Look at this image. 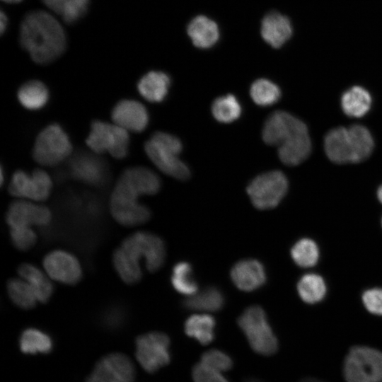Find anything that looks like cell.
<instances>
[{"label": "cell", "instance_id": "6da1fadb", "mask_svg": "<svg viewBox=\"0 0 382 382\" xmlns=\"http://www.w3.org/2000/svg\"><path fill=\"white\" fill-rule=\"evenodd\" d=\"M160 188V178L151 170L143 166L125 170L110 196L112 216L118 224L127 227L146 223L151 217V212L138 199L141 195H154Z\"/></svg>", "mask_w": 382, "mask_h": 382}, {"label": "cell", "instance_id": "7a4b0ae2", "mask_svg": "<svg viewBox=\"0 0 382 382\" xmlns=\"http://www.w3.org/2000/svg\"><path fill=\"white\" fill-rule=\"evenodd\" d=\"M19 42L38 64H47L66 50V37L59 21L50 13L37 10L28 13L21 23Z\"/></svg>", "mask_w": 382, "mask_h": 382}, {"label": "cell", "instance_id": "3957f363", "mask_svg": "<svg viewBox=\"0 0 382 382\" xmlns=\"http://www.w3.org/2000/svg\"><path fill=\"white\" fill-rule=\"evenodd\" d=\"M166 247L157 235L148 231L136 232L123 240L112 255L113 266L120 279L127 284L139 282L142 277L139 261L154 272L164 263Z\"/></svg>", "mask_w": 382, "mask_h": 382}, {"label": "cell", "instance_id": "277c9868", "mask_svg": "<svg viewBox=\"0 0 382 382\" xmlns=\"http://www.w3.org/2000/svg\"><path fill=\"white\" fill-rule=\"evenodd\" d=\"M182 149V143L178 137L163 132H155L144 144L146 155L161 171L185 180L190 176V171L178 157Z\"/></svg>", "mask_w": 382, "mask_h": 382}, {"label": "cell", "instance_id": "5b68a950", "mask_svg": "<svg viewBox=\"0 0 382 382\" xmlns=\"http://www.w3.org/2000/svg\"><path fill=\"white\" fill-rule=\"evenodd\" d=\"M238 325L255 353L271 356L277 352V338L260 306H252L246 308L239 316Z\"/></svg>", "mask_w": 382, "mask_h": 382}, {"label": "cell", "instance_id": "8992f818", "mask_svg": "<svg viewBox=\"0 0 382 382\" xmlns=\"http://www.w3.org/2000/svg\"><path fill=\"white\" fill-rule=\"evenodd\" d=\"M72 149L68 134L59 124L54 123L47 125L37 135L33 156L40 165L54 166L69 157Z\"/></svg>", "mask_w": 382, "mask_h": 382}, {"label": "cell", "instance_id": "52a82bcc", "mask_svg": "<svg viewBox=\"0 0 382 382\" xmlns=\"http://www.w3.org/2000/svg\"><path fill=\"white\" fill-rule=\"evenodd\" d=\"M343 374L347 382H382V352L364 346L352 348Z\"/></svg>", "mask_w": 382, "mask_h": 382}, {"label": "cell", "instance_id": "ba28073f", "mask_svg": "<svg viewBox=\"0 0 382 382\" xmlns=\"http://www.w3.org/2000/svg\"><path fill=\"white\" fill-rule=\"evenodd\" d=\"M86 142L97 154L107 152L115 158L122 159L128 154L130 139L128 131L118 125L94 120Z\"/></svg>", "mask_w": 382, "mask_h": 382}, {"label": "cell", "instance_id": "9c48e42d", "mask_svg": "<svg viewBox=\"0 0 382 382\" xmlns=\"http://www.w3.org/2000/svg\"><path fill=\"white\" fill-rule=\"evenodd\" d=\"M289 187L286 175L279 170H272L255 177L248 185L247 193L253 206L260 210L277 207Z\"/></svg>", "mask_w": 382, "mask_h": 382}, {"label": "cell", "instance_id": "30bf717a", "mask_svg": "<svg viewBox=\"0 0 382 382\" xmlns=\"http://www.w3.org/2000/svg\"><path fill=\"white\" fill-rule=\"evenodd\" d=\"M136 358L148 373H155L171 361L170 340L161 332L153 331L136 339Z\"/></svg>", "mask_w": 382, "mask_h": 382}, {"label": "cell", "instance_id": "8fae6325", "mask_svg": "<svg viewBox=\"0 0 382 382\" xmlns=\"http://www.w3.org/2000/svg\"><path fill=\"white\" fill-rule=\"evenodd\" d=\"M52 188L50 176L41 169H36L31 173L21 170H16L8 185V192L11 195L35 202L46 200Z\"/></svg>", "mask_w": 382, "mask_h": 382}, {"label": "cell", "instance_id": "7c38bea8", "mask_svg": "<svg viewBox=\"0 0 382 382\" xmlns=\"http://www.w3.org/2000/svg\"><path fill=\"white\" fill-rule=\"evenodd\" d=\"M135 375L132 361L125 354L114 352L98 361L86 382H134Z\"/></svg>", "mask_w": 382, "mask_h": 382}, {"label": "cell", "instance_id": "4fadbf2b", "mask_svg": "<svg viewBox=\"0 0 382 382\" xmlns=\"http://www.w3.org/2000/svg\"><path fill=\"white\" fill-rule=\"evenodd\" d=\"M42 265L50 279L62 284L74 285L82 278V268L79 260L64 250L48 253L43 258Z\"/></svg>", "mask_w": 382, "mask_h": 382}, {"label": "cell", "instance_id": "5bb4252c", "mask_svg": "<svg viewBox=\"0 0 382 382\" xmlns=\"http://www.w3.org/2000/svg\"><path fill=\"white\" fill-rule=\"evenodd\" d=\"M305 130L308 128L303 121L287 112L277 110L266 119L262 137L265 144L279 146L292 135Z\"/></svg>", "mask_w": 382, "mask_h": 382}, {"label": "cell", "instance_id": "9a60e30c", "mask_svg": "<svg viewBox=\"0 0 382 382\" xmlns=\"http://www.w3.org/2000/svg\"><path fill=\"white\" fill-rule=\"evenodd\" d=\"M96 153L78 152L69 162V171L75 179L92 186L104 185L108 178L106 163Z\"/></svg>", "mask_w": 382, "mask_h": 382}, {"label": "cell", "instance_id": "2e32d148", "mask_svg": "<svg viewBox=\"0 0 382 382\" xmlns=\"http://www.w3.org/2000/svg\"><path fill=\"white\" fill-rule=\"evenodd\" d=\"M52 217L48 207L24 199L12 202L6 214L9 227L46 226L51 222Z\"/></svg>", "mask_w": 382, "mask_h": 382}, {"label": "cell", "instance_id": "e0dca14e", "mask_svg": "<svg viewBox=\"0 0 382 382\" xmlns=\"http://www.w3.org/2000/svg\"><path fill=\"white\" fill-rule=\"evenodd\" d=\"M114 124L133 132L144 131L149 123V113L139 101L124 99L117 102L111 112Z\"/></svg>", "mask_w": 382, "mask_h": 382}, {"label": "cell", "instance_id": "ac0fdd59", "mask_svg": "<svg viewBox=\"0 0 382 382\" xmlns=\"http://www.w3.org/2000/svg\"><path fill=\"white\" fill-rule=\"evenodd\" d=\"M231 278L238 289L244 291H252L265 284L267 274L265 267L260 261L245 259L233 266Z\"/></svg>", "mask_w": 382, "mask_h": 382}, {"label": "cell", "instance_id": "d6986e66", "mask_svg": "<svg viewBox=\"0 0 382 382\" xmlns=\"http://www.w3.org/2000/svg\"><path fill=\"white\" fill-rule=\"evenodd\" d=\"M292 27L289 18L277 12H271L262 19L261 35L274 48L282 46L291 37Z\"/></svg>", "mask_w": 382, "mask_h": 382}, {"label": "cell", "instance_id": "ffe728a7", "mask_svg": "<svg viewBox=\"0 0 382 382\" xmlns=\"http://www.w3.org/2000/svg\"><path fill=\"white\" fill-rule=\"evenodd\" d=\"M311 151L308 130L298 132L278 146V156L287 166H296L306 160Z\"/></svg>", "mask_w": 382, "mask_h": 382}, {"label": "cell", "instance_id": "44dd1931", "mask_svg": "<svg viewBox=\"0 0 382 382\" xmlns=\"http://www.w3.org/2000/svg\"><path fill=\"white\" fill-rule=\"evenodd\" d=\"M328 158L337 164L352 163V149L348 129L338 127L330 130L324 139Z\"/></svg>", "mask_w": 382, "mask_h": 382}, {"label": "cell", "instance_id": "7402d4cb", "mask_svg": "<svg viewBox=\"0 0 382 382\" xmlns=\"http://www.w3.org/2000/svg\"><path fill=\"white\" fill-rule=\"evenodd\" d=\"M170 86V76L160 71L146 73L137 83L140 95L151 103L162 102L167 96Z\"/></svg>", "mask_w": 382, "mask_h": 382}, {"label": "cell", "instance_id": "603a6c76", "mask_svg": "<svg viewBox=\"0 0 382 382\" xmlns=\"http://www.w3.org/2000/svg\"><path fill=\"white\" fill-rule=\"evenodd\" d=\"M18 274L30 285L39 302L45 303L50 299L54 286L45 272L33 264L23 263L18 267Z\"/></svg>", "mask_w": 382, "mask_h": 382}, {"label": "cell", "instance_id": "cb8c5ba5", "mask_svg": "<svg viewBox=\"0 0 382 382\" xmlns=\"http://www.w3.org/2000/svg\"><path fill=\"white\" fill-rule=\"evenodd\" d=\"M187 34L192 43L202 49L212 47L219 38L217 24L205 16H197L190 22Z\"/></svg>", "mask_w": 382, "mask_h": 382}, {"label": "cell", "instance_id": "d4e9b609", "mask_svg": "<svg viewBox=\"0 0 382 382\" xmlns=\"http://www.w3.org/2000/svg\"><path fill=\"white\" fill-rule=\"evenodd\" d=\"M224 303L225 297L221 290L210 286L188 296L183 305L189 310L214 312L221 310Z\"/></svg>", "mask_w": 382, "mask_h": 382}, {"label": "cell", "instance_id": "484cf974", "mask_svg": "<svg viewBox=\"0 0 382 382\" xmlns=\"http://www.w3.org/2000/svg\"><path fill=\"white\" fill-rule=\"evenodd\" d=\"M372 99L365 88L355 86L342 95L340 104L345 115L350 117H361L371 107Z\"/></svg>", "mask_w": 382, "mask_h": 382}, {"label": "cell", "instance_id": "4316f807", "mask_svg": "<svg viewBox=\"0 0 382 382\" xmlns=\"http://www.w3.org/2000/svg\"><path fill=\"white\" fill-rule=\"evenodd\" d=\"M216 321L207 314H195L190 316L184 325L185 334L206 345L211 343L215 337Z\"/></svg>", "mask_w": 382, "mask_h": 382}, {"label": "cell", "instance_id": "83f0119b", "mask_svg": "<svg viewBox=\"0 0 382 382\" xmlns=\"http://www.w3.org/2000/svg\"><path fill=\"white\" fill-rule=\"evenodd\" d=\"M347 129L351 144L352 163L366 160L371 154L374 146L371 132L361 125H353Z\"/></svg>", "mask_w": 382, "mask_h": 382}, {"label": "cell", "instance_id": "f1b7e54d", "mask_svg": "<svg viewBox=\"0 0 382 382\" xmlns=\"http://www.w3.org/2000/svg\"><path fill=\"white\" fill-rule=\"evenodd\" d=\"M20 103L25 108L31 110L43 108L50 98L49 90L39 80L28 81L18 88L17 93Z\"/></svg>", "mask_w": 382, "mask_h": 382}, {"label": "cell", "instance_id": "f546056e", "mask_svg": "<svg viewBox=\"0 0 382 382\" xmlns=\"http://www.w3.org/2000/svg\"><path fill=\"white\" fill-rule=\"evenodd\" d=\"M6 290L12 302L22 309L33 308L39 302L33 288L20 277L9 279Z\"/></svg>", "mask_w": 382, "mask_h": 382}, {"label": "cell", "instance_id": "4dcf8cb0", "mask_svg": "<svg viewBox=\"0 0 382 382\" xmlns=\"http://www.w3.org/2000/svg\"><path fill=\"white\" fill-rule=\"evenodd\" d=\"M52 345L47 334L33 328L23 330L19 340L20 349L25 354L47 353L52 350Z\"/></svg>", "mask_w": 382, "mask_h": 382}, {"label": "cell", "instance_id": "1f68e13d", "mask_svg": "<svg viewBox=\"0 0 382 382\" xmlns=\"http://www.w3.org/2000/svg\"><path fill=\"white\" fill-rule=\"evenodd\" d=\"M297 291L304 302L315 303L324 298L326 294V285L323 279L318 274H306L299 279Z\"/></svg>", "mask_w": 382, "mask_h": 382}, {"label": "cell", "instance_id": "d6a6232c", "mask_svg": "<svg viewBox=\"0 0 382 382\" xmlns=\"http://www.w3.org/2000/svg\"><path fill=\"white\" fill-rule=\"evenodd\" d=\"M242 108L236 97L232 94L216 98L212 105L214 117L221 123H231L241 115Z\"/></svg>", "mask_w": 382, "mask_h": 382}, {"label": "cell", "instance_id": "836d02e7", "mask_svg": "<svg viewBox=\"0 0 382 382\" xmlns=\"http://www.w3.org/2000/svg\"><path fill=\"white\" fill-rule=\"evenodd\" d=\"M170 280L173 288L180 294L190 296L197 291V283L188 262L177 263L173 268Z\"/></svg>", "mask_w": 382, "mask_h": 382}, {"label": "cell", "instance_id": "e575fe53", "mask_svg": "<svg viewBox=\"0 0 382 382\" xmlns=\"http://www.w3.org/2000/svg\"><path fill=\"white\" fill-rule=\"evenodd\" d=\"M250 95L257 105L262 107L270 106L281 98V90L272 81L266 79H259L252 83Z\"/></svg>", "mask_w": 382, "mask_h": 382}, {"label": "cell", "instance_id": "d590c367", "mask_svg": "<svg viewBox=\"0 0 382 382\" xmlns=\"http://www.w3.org/2000/svg\"><path fill=\"white\" fill-rule=\"evenodd\" d=\"M291 255L296 265L303 267L315 265L319 257V250L311 239L302 238L298 241L291 249Z\"/></svg>", "mask_w": 382, "mask_h": 382}, {"label": "cell", "instance_id": "8d00e7d4", "mask_svg": "<svg viewBox=\"0 0 382 382\" xmlns=\"http://www.w3.org/2000/svg\"><path fill=\"white\" fill-rule=\"evenodd\" d=\"M200 361L204 364L220 372L228 371L233 367L232 357L226 352L217 349H212L204 352Z\"/></svg>", "mask_w": 382, "mask_h": 382}, {"label": "cell", "instance_id": "74e56055", "mask_svg": "<svg viewBox=\"0 0 382 382\" xmlns=\"http://www.w3.org/2000/svg\"><path fill=\"white\" fill-rule=\"evenodd\" d=\"M9 228L11 240L16 249L26 251L35 245L37 236L32 227L13 226Z\"/></svg>", "mask_w": 382, "mask_h": 382}, {"label": "cell", "instance_id": "f35d334b", "mask_svg": "<svg viewBox=\"0 0 382 382\" xmlns=\"http://www.w3.org/2000/svg\"><path fill=\"white\" fill-rule=\"evenodd\" d=\"M191 375L193 382H230L221 372L201 361L192 366Z\"/></svg>", "mask_w": 382, "mask_h": 382}, {"label": "cell", "instance_id": "ab89813d", "mask_svg": "<svg viewBox=\"0 0 382 382\" xmlns=\"http://www.w3.org/2000/svg\"><path fill=\"white\" fill-rule=\"evenodd\" d=\"M90 0H70L64 7L61 16L67 24L77 22L88 10Z\"/></svg>", "mask_w": 382, "mask_h": 382}, {"label": "cell", "instance_id": "60d3db41", "mask_svg": "<svg viewBox=\"0 0 382 382\" xmlns=\"http://www.w3.org/2000/svg\"><path fill=\"white\" fill-rule=\"evenodd\" d=\"M362 301L368 311L382 316V289L374 288L365 291L362 295Z\"/></svg>", "mask_w": 382, "mask_h": 382}, {"label": "cell", "instance_id": "b9f144b4", "mask_svg": "<svg viewBox=\"0 0 382 382\" xmlns=\"http://www.w3.org/2000/svg\"><path fill=\"white\" fill-rule=\"evenodd\" d=\"M70 0H42L44 4L52 11L61 15L65 5Z\"/></svg>", "mask_w": 382, "mask_h": 382}, {"label": "cell", "instance_id": "7bdbcfd3", "mask_svg": "<svg viewBox=\"0 0 382 382\" xmlns=\"http://www.w3.org/2000/svg\"><path fill=\"white\" fill-rule=\"evenodd\" d=\"M0 28H1V34L3 35L4 31L6 29L7 23H8V18L6 15L4 13L3 11H1V15H0Z\"/></svg>", "mask_w": 382, "mask_h": 382}, {"label": "cell", "instance_id": "ee69618b", "mask_svg": "<svg viewBox=\"0 0 382 382\" xmlns=\"http://www.w3.org/2000/svg\"><path fill=\"white\" fill-rule=\"evenodd\" d=\"M377 197L380 202L382 204V185L378 188Z\"/></svg>", "mask_w": 382, "mask_h": 382}, {"label": "cell", "instance_id": "f6af8a7d", "mask_svg": "<svg viewBox=\"0 0 382 382\" xmlns=\"http://www.w3.org/2000/svg\"><path fill=\"white\" fill-rule=\"evenodd\" d=\"M6 3H8V4H18L21 1H22L23 0H1Z\"/></svg>", "mask_w": 382, "mask_h": 382}, {"label": "cell", "instance_id": "bcb514c9", "mask_svg": "<svg viewBox=\"0 0 382 382\" xmlns=\"http://www.w3.org/2000/svg\"><path fill=\"white\" fill-rule=\"evenodd\" d=\"M381 224H382V219H381Z\"/></svg>", "mask_w": 382, "mask_h": 382}]
</instances>
